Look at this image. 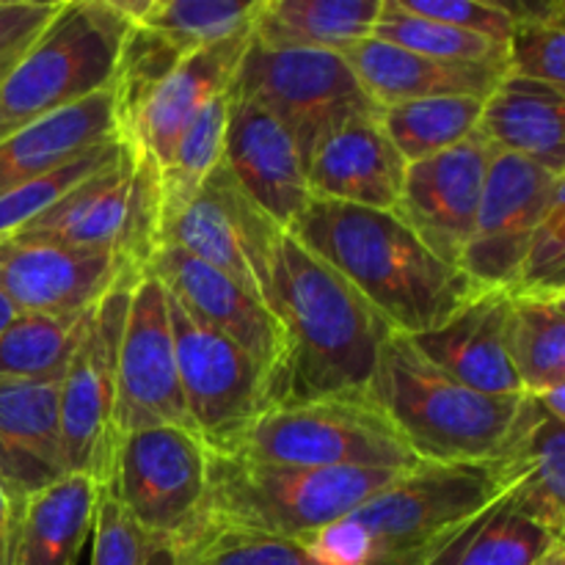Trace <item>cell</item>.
Wrapping results in <instances>:
<instances>
[{
  "label": "cell",
  "mask_w": 565,
  "mask_h": 565,
  "mask_svg": "<svg viewBox=\"0 0 565 565\" xmlns=\"http://www.w3.org/2000/svg\"><path fill=\"white\" fill-rule=\"evenodd\" d=\"M265 303L285 331L276 403L370 395L381 348L395 331L292 232L276 248Z\"/></svg>",
  "instance_id": "cell-1"
},
{
  "label": "cell",
  "mask_w": 565,
  "mask_h": 565,
  "mask_svg": "<svg viewBox=\"0 0 565 565\" xmlns=\"http://www.w3.org/2000/svg\"><path fill=\"white\" fill-rule=\"evenodd\" d=\"M290 232L329 263L395 334L434 331L478 290L461 268L436 257L390 210L312 202Z\"/></svg>",
  "instance_id": "cell-2"
},
{
  "label": "cell",
  "mask_w": 565,
  "mask_h": 565,
  "mask_svg": "<svg viewBox=\"0 0 565 565\" xmlns=\"http://www.w3.org/2000/svg\"><path fill=\"white\" fill-rule=\"evenodd\" d=\"M497 494L489 463H417L301 546L318 565H373L423 555Z\"/></svg>",
  "instance_id": "cell-3"
},
{
  "label": "cell",
  "mask_w": 565,
  "mask_h": 565,
  "mask_svg": "<svg viewBox=\"0 0 565 565\" xmlns=\"http://www.w3.org/2000/svg\"><path fill=\"white\" fill-rule=\"evenodd\" d=\"M367 397L419 463H489L522 401L458 384L403 334H392L381 348Z\"/></svg>",
  "instance_id": "cell-4"
},
{
  "label": "cell",
  "mask_w": 565,
  "mask_h": 565,
  "mask_svg": "<svg viewBox=\"0 0 565 565\" xmlns=\"http://www.w3.org/2000/svg\"><path fill=\"white\" fill-rule=\"evenodd\" d=\"M406 469H315L210 452L207 524L301 541L356 511Z\"/></svg>",
  "instance_id": "cell-5"
},
{
  "label": "cell",
  "mask_w": 565,
  "mask_h": 565,
  "mask_svg": "<svg viewBox=\"0 0 565 565\" xmlns=\"http://www.w3.org/2000/svg\"><path fill=\"white\" fill-rule=\"evenodd\" d=\"M130 28L114 0H61L0 81V141L114 86Z\"/></svg>",
  "instance_id": "cell-6"
},
{
  "label": "cell",
  "mask_w": 565,
  "mask_h": 565,
  "mask_svg": "<svg viewBox=\"0 0 565 565\" xmlns=\"http://www.w3.org/2000/svg\"><path fill=\"white\" fill-rule=\"evenodd\" d=\"M218 456L315 469H412L419 463L370 397L276 403Z\"/></svg>",
  "instance_id": "cell-7"
},
{
  "label": "cell",
  "mask_w": 565,
  "mask_h": 565,
  "mask_svg": "<svg viewBox=\"0 0 565 565\" xmlns=\"http://www.w3.org/2000/svg\"><path fill=\"white\" fill-rule=\"evenodd\" d=\"M160 224L163 182L158 163L125 138L116 163L81 182L17 235L119 254L138 270H147L160 246Z\"/></svg>",
  "instance_id": "cell-8"
},
{
  "label": "cell",
  "mask_w": 565,
  "mask_h": 565,
  "mask_svg": "<svg viewBox=\"0 0 565 565\" xmlns=\"http://www.w3.org/2000/svg\"><path fill=\"white\" fill-rule=\"evenodd\" d=\"M105 489L149 539L185 544L207 524L210 447L182 425L127 430Z\"/></svg>",
  "instance_id": "cell-9"
},
{
  "label": "cell",
  "mask_w": 565,
  "mask_h": 565,
  "mask_svg": "<svg viewBox=\"0 0 565 565\" xmlns=\"http://www.w3.org/2000/svg\"><path fill=\"white\" fill-rule=\"evenodd\" d=\"M230 94L252 99L276 116L296 138L303 166L326 132L379 110L364 94L345 55L263 47L254 36Z\"/></svg>",
  "instance_id": "cell-10"
},
{
  "label": "cell",
  "mask_w": 565,
  "mask_h": 565,
  "mask_svg": "<svg viewBox=\"0 0 565 565\" xmlns=\"http://www.w3.org/2000/svg\"><path fill=\"white\" fill-rule=\"evenodd\" d=\"M281 230L224 163L177 207L163 210L160 246H174L265 301Z\"/></svg>",
  "instance_id": "cell-11"
},
{
  "label": "cell",
  "mask_w": 565,
  "mask_h": 565,
  "mask_svg": "<svg viewBox=\"0 0 565 565\" xmlns=\"http://www.w3.org/2000/svg\"><path fill=\"white\" fill-rule=\"evenodd\" d=\"M169 320L191 428L210 452H224L259 414L276 406L274 381L241 345L199 326L171 298Z\"/></svg>",
  "instance_id": "cell-12"
},
{
  "label": "cell",
  "mask_w": 565,
  "mask_h": 565,
  "mask_svg": "<svg viewBox=\"0 0 565 565\" xmlns=\"http://www.w3.org/2000/svg\"><path fill=\"white\" fill-rule=\"evenodd\" d=\"M130 287L108 292L97 303L58 381V417L66 472L86 475L105 489L116 450V362L125 329Z\"/></svg>",
  "instance_id": "cell-13"
},
{
  "label": "cell",
  "mask_w": 565,
  "mask_h": 565,
  "mask_svg": "<svg viewBox=\"0 0 565 565\" xmlns=\"http://www.w3.org/2000/svg\"><path fill=\"white\" fill-rule=\"evenodd\" d=\"M565 196V177L516 154L489 163L475 232L458 268L478 290H511L524 252L552 204Z\"/></svg>",
  "instance_id": "cell-14"
},
{
  "label": "cell",
  "mask_w": 565,
  "mask_h": 565,
  "mask_svg": "<svg viewBox=\"0 0 565 565\" xmlns=\"http://www.w3.org/2000/svg\"><path fill=\"white\" fill-rule=\"evenodd\" d=\"M147 425L191 428L177 373L169 298L163 285L143 270L127 296L116 362V439Z\"/></svg>",
  "instance_id": "cell-15"
},
{
  "label": "cell",
  "mask_w": 565,
  "mask_h": 565,
  "mask_svg": "<svg viewBox=\"0 0 565 565\" xmlns=\"http://www.w3.org/2000/svg\"><path fill=\"white\" fill-rule=\"evenodd\" d=\"M141 274L143 270L110 252L22 235L0 241V292L14 303L17 312H88L108 292L132 285Z\"/></svg>",
  "instance_id": "cell-16"
},
{
  "label": "cell",
  "mask_w": 565,
  "mask_h": 565,
  "mask_svg": "<svg viewBox=\"0 0 565 565\" xmlns=\"http://www.w3.org/2000/svg\"><path fill=\"white\" fill-rule=\"evenodd\" d=\"M147 270L163 285L166 296L188 318L241 345L274 381L276 401H279V381L287 353L285 331L263 298L248 292L213 265L174 246H158Z\"/></svg>",
  "instance_id": "cell-17"
},
{
  "label": "cell",
  "mask_w": 565,
  "mask_h": 565,
  "mask_svg": "<svg viewBox=\"0 0 565 565\" xmlns=\"http://www.w3.org/2000/svg\"><path fill=\"white\" fill-rule=\"evenodd\" d=\"M494 149L483 138L406 166L401 196L392 213L447 265H461L475 232L486 174Z\"/></svg>",
  "instance_id": "cell-18"
},
{
  "label": "cell",
  "mask_w": 565,
  "mask_h": 565,
  "mask_svg": "<svg viewBox=\"0 0 565 565\" xmlns=\"http://www.w3.org/2000/svg\"><path fill=\"white\" fill-rule=\"evenodd\" d=\"M248 44H252V28L182 58L143 97L125 108H116L121 138L143 149L158 163V169H163L193 116L210 99L230 92Z\"/></svg>",
  "instance_id": "cell-19"
},
{
  "label": "cell",
  "mask_w": 565,
  "mask_h": 565,
  "mask_svg": "<svg viewBox=\"0 0 565 565\" xmlns=\"http://www.w3.org/2000/svg\"><path fill=\"white\" fill-rule=\"evenodd\" d=\"M224 166L281 230L290 232L312 204L307 166L290 130L257 103L232 94Z\"/></svg>",
  "instance_id": "cell-20"
},
{
  "label": "cell",
  "mask_w": 565,
  "mask_h": 565,
  "mask_svg": "<svg viewBox=\"0 0 565 565\" xmlns=\"http://www.w3.org/2000/svg\"><path fill=\"white\" fill-rule=\"evenodd\" d=\"M406 160L392 147L379 110L326 132L307 158V185L312 202L353 204L367 210H395Z\"/></svg>",
  "instance_id": "cell-21"
},
{
  "label": "cell",
  "mask_w": 565,
  "mask_h": 565,
  "mask_svg": "<svg viewBox=\"0 0 565 565\" xmlns=\"http://www.w3.org/2000/svg\"><path fill=\"white\" fill-rule=\"evenodd\" d=\"M489 467L500 497L563 539L565 423L550 417L535 397L522 395L516 417Z\"/></svg>",
  "instance_id": "cell-22"
},
{
  "label": "cell",
  "mask_w": 565,
  "mask_h": 565,
  "mask_svg": "<svg viewBox=\"0 0 565 565\" xmlns=\"http://www.w3.org/2000/svg\"><path fill=\"white\" fill-rule=\"evenodd\" d=\"M508 292L475 290L445 323L408 340L434 367L458 384L491 397H519L522 384L508 356Z\"/></svg>",
  "instance_id": "cell-23"
},
{
  "label": "cell",
  "mask_w": 565,
  "mask_h": 565,
  "mask_svg": "<svg viewBox=\"0 0 565 565\" xmlns=\"http://www.w3.org/2000/svg\"><path fill=\"white\" fill-rule=\"evenodd\" d=\"M66 472L58 381L0 379V480L25 502Z\"/></svg>",
  "instance_id": "cell-24"
},
{
  "label": "cell",
  "mask_w": 565,
  "mask_h": 565,
  "mask_svg": "<svg viewBox=\"0 0 565 565\" xmlns=\"http://www.w3.org/2000/svg\"><path fill=\"white\" fill-rule=\"evenodd\" d=\"M375 108L428 97L486 99L505 77V66L439 61L367 36L345 53Z\"/></svg>",
  "instance_id": "cell-25"
},
{
  "label": "cell",
  "mask_w": 565,
  "mask_h": 565,
  "mask_svg": "<svg viewBox=\"0 0 565 565\" xmlns=\"http://www.w3.org/2000/svg\"><path fill=\"white\" fill-rule=\"evenodd\" d=\"M119 136L114 83L70 108L55 110L6 136L0 141V193L50 174L58 166L116 141Z\"/></svg>",
  "instance_id": "cell-26"
},
{
  "label": "cell",
  "mask_w": 565,
  "mask_h": 565,
  "mask_svg": "<svg viewBox=\"0 0 565 565\" xmlns=\"http://www.w3.org/2000/svg\"><path fill=\"white\" fill-rule=\"evenodd\" d=\"M475 136L497 154H516L565 177V92L505 75L483 99Z\"/></svg>",
  "instance_id": "cell-27"
},
{
  "label": "cell",
  "mask_w": 565,
  "mask_h": 565,
  "mask_svg": "<svg viewBox=\"0 0 565 565\" xmlns=\"http://www.w3.org/2000/svg\"><path fill=\"white\" fill-rule=\"evenodd\" d=\"M103 486L64 475L20 502L9 565H75L92 539Z\"/></svg>",
  "instance_id": "cell-28"
},
{
  "label": "cell",
  "mask_w": 565,
  "mask_h": 565,
  "mask_svg": "<svg viewBox=\"0 0 565 565\" xmlns=\"http://www.w3.org/2000/svg\"><path fill=\"white\" fill-rule=\"evenodd\" d=\"M384 0H259L254 42L274 50H320L345 55L373 36Z\"/></svg>",
  "instance_id": "cell-29"
},
{
  "label": "cell",
  "mask_w": 565,
  "mask_h": 565,
  "mask_svg": "<svg viewBox=\"0 0 565 565\" xmlns=\"http://www.w3.org/2000/svg\"><path fill=\"white\" fill-rule=\"evenodd\" d=\"M561 535L519 513L497 494L423 552L419 565H533Z\"/></svg>",
  "instance_id": "cell-30"
},
{
  "label": "cell",
  "mask_w": 565,
  "mask_h": 565,
  "mask_svg": "<svg viewBox=\"0 0 565 565\" xmlns=\"http://www.w3.org/2000/svg\"><path fill=\"white\" fill-rule=\"evenodd\" d=\"M508 356L522 395L565 384V298L511 296Z\"/></svg>",
  "instance_id": "cell-31"
},
{
  "label": "cell",
  "mask_w": 565,
  "mask_h": 565,
  "mask_svg": "<svg viewBox=\"0 0 565 565\" xmlns=\"http://www.w3.org/2000/svg\"><path fill=\"white\" fill-rule=\"evenodd\" d=\"M480 114L483 99L478 97H428L379 108V121L408 166L469 141Z\"/></svg>",
  "instance_id": "cell-32"
},
{
  "label": "cell",
  "mask_w": 565,
  "mask_h": 565,
  "mask_svg": "<svg viewBox=\"0 0 565 565\" xmlns=\"http://www.w3.org/2000/svg\"><path fill=\"white\" fill-rule=\"evenodd\" d=\"M94 309L77 315H17L0 334V379L61 381Z\"/></svg>",
  "instance_id": "cell-33"
},
{
  "label": "cell",
  "mask_w": 565,
  "mask_h": 565,
  "mask_svg": "<svg viewBox=\"0 0 565 565\" xmlns=\"http://www.w3.org/2000/svg\"><path fill=\"white\" fill-rule=\"evenodd\" d=\"M373 36L395 47L428 55L439 61H461V64L505 66V44L491 42L478 33L445 25V22L425 20L403 9L397 0H384L375 20Z\"/></svg>",
  "instance_id": "cell-34"
},
{
  "label": "cell",
  "mask_w": 565,
  "mask_h": 565,
  "mask_svg": "<svg viewBox=\"0 0 565 565\" xmlns=\"http://www.w3.org/2000/svg\"><path fill=\"white\" fill-rule=\"evenodd\" d=\"M257 6L259 0H149L136 25L196 53L252 28Z\"/></svg>",
  "instance_id": "cell-35"
},
{
  "label": "cell",
  "mask_w": 565,
  "mask_h": 565,
  "mask_svg": "<svg viewBox=\"0 0 565 565\" xmlns=\"http://www.w3.org/2000/svg\"><path fill=\"white\" fill-rule=\"evenodd\" d=\"M226 119H230V92L210 99L177 141L169 163L160 169L163 182V210L185 202L221 163L226 147Z\"/></svg>",
  "instance_id": "cell-36"
},
{
  "label": "cell",
  "mask_w": 565,
  "mask_h": 565,
  "mask_svg": "<svg viewBox=\"0 0 565 565\" xmlns=\"http://www.w3.org/2000/svg\"><path fill=\"white\" fill-rule=\"evenodd\" d=\"M121 149H125V138L119 136L116 141L103 143V147L92 149V152L58 166V169L50 171V174L36 177V180L22 182V185L9 188V191L0 193V241L22 232L28 224H33L39 215H44L50 207H55L61 199L70 196L81 182L92 180L94 174H99V171L108 169L110 163H116Z\"/></svg>",
  "instance_id": "cell-37"
},
{
  "label": "cell",
  "mask_w": 565,
  "mask_h": 565,
  "mask_svg": "<svg viewBox=\"0 0 565 565\" xmlns=\"http://www.w3.org/2000/svg\"><path fill=\"white\" fill-rule=\"evenodd\" d=\"M185 565H318L301 544L204 524L182 544Z\"/></svg>",
  "instance_id": "cell-38"
},
{
  "label": "cell",
  "mask_w": 565,
  "mask_h": 565,
  "mask_svg": "<svg viewBox=\"0 0 565 565\" xmlns=\"http://www.w3.org/2000/svg\"><path fill=\"white\" fill-rule=\"evenodd\" d=\"M508 292L511 296L565 298V196L552 204L546 218L535 230Z\"/></svg>",
  "instance_id": "cell-39"
},
{
  "label": "cell",
  "mask_w": 565,
  "mask_h": 565,
  "mask_svg": "<svg viewBox=\"0 0 565 565\" xmlns=\"http://www.w3.org/2000/svg\"><path fill=\"white\" fill-rule=\"evenodd\" d=\"M505 75L565 92V22H513L505 44Z\"/></svg>",
  "instance_id": "cell-40"
},
{
  "label": "cell",
  "mask_w": 565,
  "mask_h": 565,
  "mask_svg": "<svg viewBox=\"0 0 565 565\" xmlns=\"http://www.w3.org/2000/svg\"><path fill=\"white\" fill-rule=\"evenodd\" d=\"M149 535L127 516L108 489L99 494L92 530V565H147Z\"/></svg>",
  "instance_id": "cell-41"
},
{
  "label": "cell",
  "mask_w": 565,
  "mask_h": 565,
  "mask_svg": "<svg viewBox=\"0 0 565 565\" xmlns=\"http://www.w3.org/2000/svg\"><path fill=\"white\" fill-rule=\"evenodd\" d=\"M397 3L425 20L445 22V25L478 33L491 42L508 44L513 31V20L494 0H397Z\"/></svg>",
  "instance_id": "cell-42"
},
{
  "label": "cell",
  "mask_w": 565,
  "mask_h": 565,
  "mask_svg": "<svg viewBox=\"0 0 565 565\" xmlns=\"http://www.w3.org/2000/svg\"><path fill=\"white\" fill-rule=\"evenodd\" d=\"M58 3H36V0H0V55L33 42L42 28L53 20Z\"/></svg>",
  "instance_id": "cell-43"
},
{
  "label": "cell",
  "mask_w": 565,
  "mask_h": 565,
  "mask_svg": "<svg viewBox=\"0 0 565 565\" xmlns=\"http://www.w3.org/2000/svg\"><path fill=\"white\" fill-rule=\"evenodd\" d=\"M17 502L9 494V489L0 480V565H9L11 561V539H14V522H17Z\"/></svg>",
  "instance_id": "cell-44"
},
{
  "label": "cell",
  "mask_w": 565,
  "mask_h": 565,
  "mask_svg": "<svg viewBox=\"0 0 565 565\" xmlns=\"http://www.w3.org/2000/svg\"><path fill=\"white\" fill-rule=\"evenodd\" d=\"M147 565H185V561H182V544L166 539H149Z\"/></svg>",
  "instance_id": "cell-45"
},
{
  "label": "cell",
  "mask_w": 565,
  "mask_h": 565,
  "mask_svg": "<svg viewBox=\"0 0 565 565\" xmlns=\"http://www.w3.org/2000/svg\"><path fill=\"white\" fill-rule=\"evenodd\" d=\"M530 397H535V401L541 403V408H544L550 417H555L557 423H565V384L550 386V390L539 392V395H530Z\"/></svg>",
  "instance_id": "cell-46"
},
{
  "label": "cell",
  "mask_w": 565,
  "mask_h": 565,
  "mask_svg": "<svg viewBox=\"0 0 565 565\" xmlns=\"http://www.w3.org/2000/svg\"><path fill=\"white\" fill-rule=\"evenodd\" d=\"M533 565H565V539L555 541V544L550 546V552H546L544 557H539Z\"/></svg>",
  "instance_id": "cell-47"
},
{
  "label": "cell",
  "mask_w": 565,
  "mask_h": 565,
  "mask_svg": "<svg viewBox=\"0 0 565 565\" xmlns=\"http://www.w3.org/2000/svg\"><path fill=\"white\" fill-rule=\"evenodd\" d=\"M17 315H20V312H17V309H14V303H11L9 298H6L3 292H0V334H3V329L11 323V320L17 318Z\"/></svg>",
  "instance_id": "cell-48"
},
{
  "label": "cell",
  "mask_w": 565,
  "mask_h": 565,
  "mask_svg": "<svg viewBox=\"0 0 565 565\" xmlns=\"http://www.w3.org/2000/svg\"><path fill=\"white\" fill-rule=\"evenodd\" d=\"M419 561H423V555H408V557H395V561H381L373 565H419Z\"/></svg>",
  "instance_id": "cell-49"
}]
</instances>
